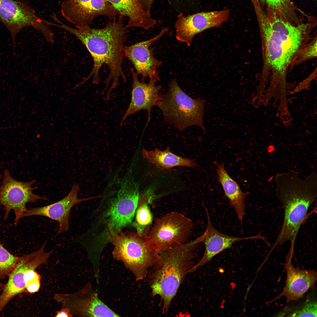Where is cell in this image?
<instances>
[{"label":"cell","instance_id":"cell-1","mask_svg":"<svg viewBox=\"0 0 317 317\" xmlns=\"http://www.w3.org/2000/svg\"><path fill=\"white\" fill-rule=\"evenodd\" d=\"M263 69L259 84L277 90L288 85L287 73L297 52L308 41V23L295 26L277 16H259Z\"/></svg>","mask_w":317,"mask_h":317},{"label":"cell","instance_id":"cell-2","mask_svg":"<svg viewBox=\"0 0 317 317\" xmlns=\"http://www.w3.org/2000/svg\"><path fill=\"white\" fill-rule=\"evenodd\" d=\"M123 18L109 21L104 28H92L90 26L74 28L61 21H58L55 26L63 28L72 33L85 46L90 54L94 65L90 73L82 82L76 85L79 87L92 77V82L99 83L100 69L106 64L109 69L108 76L104 80L105 86L102 94L109 98L111 91L119 83L120 79L127 81L122 69V64L124 55L125 44L127 38L126 29Z\"/></svg>","mask_w":317,"mask_h":317},{"label":"cell","instance_id":"cell-3","mask_svg":"<svg viewBox=\"0 0 317 317\" xmlns=\"http://www.w3.org/2000/svg\"><path fill=\"white\" fill-rule=\"evenodd\" d=\"M276 195L284 207L280 231L270 252L289 241L291 249L299 229L309 215V207L317 197V176L312 174L303 178L293 170L277 174L275 179Z\"/></svg>","mask_w":317,"mask_h":317},{"label":"cell","instance_id":"cell-4","mask_svg":"<svg viewBox=\"0 0 317 317\" xmlns=\"http://www.w3.org/2000/svg\"><path fill=\"white\" fill-rule=\"evenodd\" d=\"M204 237L203 234L190 242L159 252L151 267L149 279L152 295L160 296L164 314L168 312L183 277L193 266L194 250Z\"/></svg>","mask_w":317,"mask_h":317},{"label":"cell","instance_id":"cell-5","mask_svg":"<svg viewBox=\"0 0 317 317\" xmlns=\"http://www.w3.org/2000/svg\"><path fill=\"white\" fill-rule=\"evenodd\" d=\"M159 95L155 106L161 111L167 123L181 131L193 126L205 131L203 123L205 100L190 97L182 90L175 78L171 81L167 91Z\"/></svg>","mask_w":317,"mask_h":317},{"label":"cell","instance_id":"cell-6","mask_svg":"<svg viewBox=\"0 0 317 317\" xmlns=\"http://www.w3.org/2000/svg\"><path fill=\"white\" fill-rule=\"evenodd\" d=\"M107 238L113 245L114 258L122 262L136 281L143 279L156 262L158 253L148 244L145 235L129 232L114 231L108 226Z\"/></svg>","mask_w":317,"mask_h":317},{"label":"cell","instance_id":"cell-7","mask_svg":"<svg viewBox=\"0 0 317 317\" xmlns=\"http://www.w3.org/2000/svg\"><path fill=\"white\" fill-rule=\"evenodd\" d=\"M110 182L114 188L112 190L115 196L111 199L107 213L109 222L108 226L119 232L131 223L134 216L139 196V186L131 168L122 178H114Z\"/></svg>","mask_w":317,"mask_h":317},{"label":"cell","instance_id":"cell-8","mask_svg":"<svg viewBox=\"0 0 317 317\" xmlns=\"http://www.w3.org/2000/svg\"><path fill=\"white\" fill-rule=\"evenodd\" d=\"M192 227L190 219L172 212L157 219L145 237L148 244L158 253L186 243Z\"/></svg>","mask_w":317,"mask_h":317},{"label":"cell","instance_id":"cell-9","mask_svg":"<svg viewBox=\"0 0 317 317\" xmlns=\"http://www.w3.org/2000/svg\"><path fill=\"white\" fill-rule=\"evenodd\" d=\"M0 19L8 29L12 38L14 49L17 33L23 28L32 26L40 31L48 42L53 43V34L33 9L23 2L0 0Z\"/></svg>","mask_w":317,"mask_h":317},{"label":"cell","instance_id":"cell-10","mask_svg":"<svg viewBox=\"0 0 317 317\" xmlns=\"http://www.w3.org/2000/svg\"><path fill=\"white\" fill-rule=\"evenodd\" d=\"M36 181L35 179L27 182L17 181L11 176L9 170H5L2 183L0 186V205L4 207L5 220L13 210L15 215L14 224L17 225L27 209V203L47 200L33 193V190L37 188L32 187Z\"/></svg>","mask_w":317,"mask_h":317},{"label":"cell","instance_id":"cell-11","mask_svg":"<svg viewBox=\"0 0 317 317\" xmlns=\"http://www.w3.org/2000/svg\"><path fill=\"white\" fill-rule=\"evenodd\" d=\"M54 299L63 307L69 308L73 316H120L100 299L90 282L75 293L56 294Z\"/></svg>","mask_w":317,"mask_h":317},{"label":"cell","instance_id":"cell-12","mask_svg":"<svg viewBox=\"0 0 317 317\" xmlns=\"http://www.w3.org/2000/svg\"><path fill=\"white\" fill-rule=\"evenodd\" d=\"M60 11L64 18L77 28L90 26L99 16H106L112 21L118 16L106 0H63Z\"/></svg>","mask_w":317,"mask_h":317},{"label":"cell","instance_id":"cell-13","mask_svg":"<svg viewBox=\"0 0 317 317\" xmlns=\"http://www.w3.org/2000/svg\"><path fill=\"white\" fill-rule=\"evenodd\" d=\"M46 243L45 242L36 251L19 256L18 261L8 276V281L3 287L0 294V313L11 299L26 290L28 272L31 269L35 270L40 266L47 263L51 251H45Z\"/></svg>","mask_w":317,"mask_h":317},{"label":"cell","instance_id":"cell-14","mask_svg":"<svg viewBox=\"0 0 317 317\" xmlns=\"http://www.w3.org/2000/svg\"><path fill=\"white\" fill-rule=\"evenodd\" d=\"M229 9L201 12L185 16L181 14L175 25L176 38L188 46L197 34L209 28L218 27L228 19Z\"/></svg>","mask_w":317,"mask_h":317},{"label":"cell","instance_id":"cell-15","mask_svg":"<svg viewBox=\"0 0 317 317\" xmlns=\"http://www.w3.org/2000/svg\"><path fill=\"white\" fill-rule=\"evenodd\" d=\"M168 30V28L163 29L155 37L149 40L125 46L124 55L134 65L138 75H141L142 81L148 77L149 80L156 82L160 80L157 68L162 62L154 56L155 48H149L154 42L159 39Z\"/></svg>","mask_w":317,"mask_h":317},{"label":"cell","instance_id":"cell-16","mask_svg":"<svg viewBox=\"0 0 317 317\" xmlns=\"http://www.w3.org/2000/svg\"><path fill=\"white\" fill-rule=\"evenodd\" d=\"M79 190V186L74 183L69 193L63 199L46 206L27 209L21 218L34 215L45 217L58 222L59 227L57 234L66 232L69 227V219L72 208L82 202L100 197L79 198L77 196Z\"/></svg>","mask_w":317,"mask_h":317},{"label":"cell","instance_id":"cell-17","mask_svg":"<svg viewBox=\"0 0 317 317\" xmlns=\"http://www.w3.org/2000/svg\"><path fill=\"white\" fill-rule=\"evenodd\" d=\"M293 256L288 254L286 257L285 264L286 277L284 288L280 294L269 303L283 297L286 298L287 303L297 301L314 286L316 281V272L295 267L291 262Z\"/></svg>","mask_w":317,"mask_h":317},{"label":"cell","instance_id":"cell-18","mask_svg":"<svg viewBox=\"0 0 317 317\" xmlns=\"http://www.w3.org/2000/svg\"><path fill=\"white\" fill-rule=\"evenodd\" d=\"M133 80L130 102L121 122L122 125L126 119L131 115L140 111L146 110L148 117L146 125L151 117V109L159 99V94L162 86L156 85L155 82L149 80L146 83L139 79V75L133 69H131Z\"/></svg>","mask_w":317,"mask_h":317},{"label":"cell","instance_id":"cell-19","mask_svg":"<svg viewBox=\"0 0 317 317\" xmlns=\"http://www.w3.org/2000/svg\"><path fill=\"white\" fill-rule=\"evenodd\" d=\"M207 217L206 229L204 233L202 242L205 249L203 256L198 263L187 271V274L193 272L199 267L209 262L215 256L222 252L230 248L235 243L249 239H262L259 235L249 237H238L224 234L215 229L210 221L208 209L205 208Z\"/></svg>","mask_w":317,"mask_h":317},{"label":"cell","instance_id":"cell-20","mask_svg":"<svg viewBox=\"0 0 317 317\" xmlns=\"http://www.w3.org/2000/svg\"><path fill=\"white\" fill-rule=\"evenodd\" d=\"M117 12L119 17H127L126 28L139 27L145 29L156 23L150 14L146 12L138 0H106Z\"/></svg>","mask_w":317,"mask_h":317},{"label":"cell","instance_id":"cell-21","mask_svg":"<svg viewBox=\"0 0 317 317\" xmlns=\"http://www.w3.org/2000/svg\"><path fill=\"white\" fill-rule=\"evenodd\" d=\"M217 167L218 180L222 185L225 195L229 200L230 205L234 209L238 219L242 223L245 215V200L248 193L244 192L239 185L228 174L224 164L214 162Z\"/></svg>","mask_w":317,"mask_h":317},{"label":"cell","instance_id":"cell-22","mask_svg":"<svg viewBox=\"0 0 317 317\" xmlns=\"http://www.w3.org/2000/svg\"><path fill=\"white\" fill-rule=\"evenodd\" d=\"M142 155L144 158L157 167L163 169H170L178 166L195 167L197 164L190 159L177 156L171 152L168 147L164 151L157 149L147 151L143 149Z\"/></svg>","mask_w":317,"mask_h":317},{"label":"cell","instance_id":"cell-23","mask_svg":"<svg viewBox=\"0 0 317 317\" xmlns=\"http://www.w3.org/2000/svg\"><path fill=\"white\" fill-rule=\"evenodd\" d=\"M150 202L148 194H142L139 196L134 226L137 233L141 236L146 235L152 224L153 215L148 205Z\"/></svg>","mask_w":317,"mask_h":317},{"label":"cell","instance_id":"cell-24","mask_svg":"<svg viewBox=\"0 0 317 317\" xmlns=\"http://www.w3.org/2000/svg\"><path fill=\"white\" fill-rule=\"evenodd\" d=\"M316 37L306 43L296 53L291 63L289 68L298 65L307 60L317 57Z\"/></svg>","mask_w":317,"mask_h":317},{"label":"cell","instance_id":"cell-25","mask_svg":"<svg viewBox=\"0 0 317 317\" xmlns=\"http://www.w3.org/2000/svg\"><path fill=\"white\" fill-rule=\"evenodd\" d=\"M19 257L10 253L0 243V280L8 277L16 266Z\"/></svg>","mask_w":317,"mask_h":317},{"label":"cell","instance_id":"cell-26","mask_svg":"<svg viewBox=\"0 0 317 317\" xmlns=\"http://www.w3.org/2000/svg\"><path fill=\"white\" fill-rule=\"evenodd\" d=\"M316 302L307 299L301 306L292 310H285L281 316L291 317H317Z\"/></svg>","mask_w":317,"mask_h":317},{"label":"cell","instance_id":"cell-27","mask_svg":"<svg viewBox=\"0 0 317 317\" xmlns=\"http://www.w3.org/2000/svg\"><path fill=\"white\" fill-rule=\"evenodd\" d=\"M316 71H314L305 80L300 82L293 90L288 93V94H294L303 90H308L311 81L315 78Z\"/></svg>","mask_w":317,"mask_h":317},{"label":"cell","instance_id":"cell-28","mask_svg":"<svg viewBox=\"0 0 317 317\" xmlns=\"http://www.w3.org/2000/svg\"><path fill=\"white\" fill-rule=\"evenodd\" d=\"M41 278H36L28 281L26 284V289L31 293L38 291L40 287Z\"/></svg>","mask_w":317,"mask_h":317},{"label":"cell","instance_id":"cell-29","mask_svg":"<svg viewBox=\"0 0 317 317\" xmlns=\"http://www.w3.org/2000/svg\"><path fill=\"white\" fill-rule=\"evenodd\" d=\"M144 10L150 14L151 6L155 0H138Z\"/></svg>","mask_w":317,"mask_h":317},{"label":"cell","instance_id":"cell-30","mask_svg":"<svg viewBox=\"0 0 317 317\" xmlns=\"http://www.w3.org/2000/svg\"><path fill=\"white\" fill-rule=\"evenodd\" d=\"M57 312L55 316L56 317H72L73 316L70 310L66 308H64Z\"/></svg>","mask_w":317,"mask_h":317}]
</instances>
